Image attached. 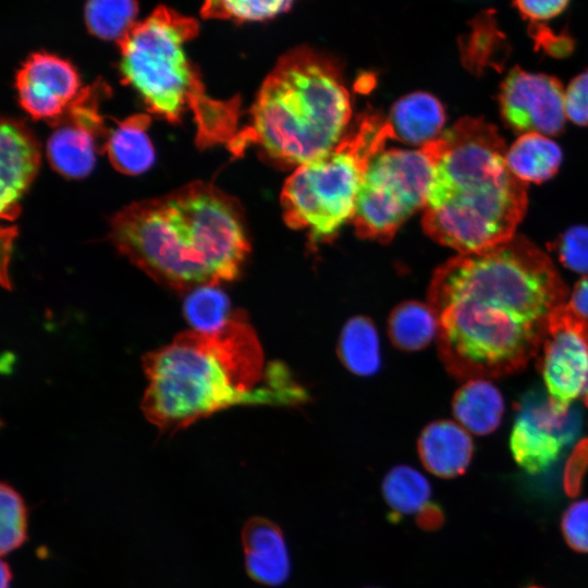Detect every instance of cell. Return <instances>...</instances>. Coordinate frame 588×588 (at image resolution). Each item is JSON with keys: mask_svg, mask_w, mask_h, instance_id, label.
Wrapping results in <instances>:
<instances>
[{"mask_svg": "<svg viewBox=\"0 0 588 588\" xmlns=\"http://www.w3.org/2000/svg\"><path fill=\"white\" fill-rule=\"evenodd\" d=\"M432 173L433 161L425 146L379 152L358 192L352 219L357 235L389 242L414 212L425 207Z\"/></svg>", "mask_w": 588, "mask_h": 588, "instance_id": "ba28073f", "label": "cell"}, {"mask_svg": "<svg viewBox=\"0 0 588 588\" xmlns=\"http://www.w3.org/2000/svg\"><path fill=\"white\" fill-rule=\"evenodd\" d=\"M184 315L197 331L216 332L231 319L230 302L218 285L193 289L184 302Z\"/></svg>", "mask_w": 588, "mask_h": 588, "instance_id": "484cf974", "label": "cell"}, {"mask_svg": "<svg viewBox=\"0 0 588 588\" xmlns=\"http://www.w3.org/2000/svg\"><path fill=\"white\" fill-rule=\"evenodd\" d=\"M382 493L392 511V517L405 515L418 517L432 504L428 480L409 466L392 468L383 479Z\"/></svg>", "mask_w": 588, "mask_h": 588, "instance_id": "cb8c5ba5", "label": "cell"}, {"mask_svg": "<svg viewBox=\"0 0 588 588\" xmlns=\"http://www.w3.org/2000/svg\"><path fill=\"white\" fill-rule=\"evenodd\" d=\"M568 305L579 316L588 320V274L575 284L568 296Z\"/></svg>", "mask_w": 588, "mask_h": 588, "instance_id": "836d02e7", "label": "cell"}, {"mask_svg": "<svg viewBox=\"0 0 588 588\" xmlns=\"http://www.w3.org/2000/svg\"><path fill=\"white\" fill-rule=\"evenodd\" d=\"M504 123L522 134H560L565 124V90L551 75L513 68L500 86Z\"/></svg>", "mask_w": 588, "mask_h": 588, "instance_id": "7c38bea8", "label": "cell"}, {"mask_svg": "<svg viewBox=\"0 0 588 588\" xmlns=\"http://www.w3.org/2000/svg\"><path fill=\"white\" fill-rule=\"evenodd\" d=\"M244 564L252 580L283 585L291 573L290 554L281 528L265 517L249 518L242 529Z\"/></svg>", "mask_w": 588, "mask_h": 588, "instance_id": "9a60e30c", "label": "cell"}, {"mask_svg": "<svg viewBox=\"0 0 588 588\" xmlns=\"http://www.w3.org/2000/svg\"><path fill=\"white\" fill-rule=\"evenodd\" d=\"M390 139L388 119L365 113L329 152L298 166L281 192L285 223L315 242L331 237L353 219L364 175Z\"/></svg>", "mask_w": 588, "mask_h": 588, "instance_id": "52a82bcc", "label": "cell"}, {"mask_svg": "<svg viewBox=\"0 0 588 588\" xmlns=\"http://www.w3.org/2000/svg\"><path fill=\"white\" fill-rule=\"evenodd\" d=\"M0 551L7 555L28 539V510L22 495L7 482L0 489Z\"/></svg>", "mask_w": 588, "mask_h": 588, "instance_id": "83f0119b", "label": "cell"}, {"mask_svg": "<svg viewBox=\"0 0 588 588\" xmlns=\"http://www.w3.org/2000/svg\"><path fill=\"white\" fill-rule=\"evenodd\" d=\"M338 347L340 359L350 371L370 376L379 369V338L370 319H350L341 331Z\"/></svg>", "mask_w": 588, "mask_h": 588, "instance_id": "603a6c76", "label": "cell"}, {"mask_svg": "<svg viewBox=\"0 0 588 588\" xmlns=\"http://www.w3.org/2000/svg\"><path fill=\"white\" fill-rule=\"evenodd\" d=\"M135 0H88L85 17L88 29L101 39L118 44L136 25Z\"/></svg>", "mask_w": 588, "mask_h": 588, "instance_id": "d4e9b609", "label": "cell"}, {"mask_svg": "<svg viewBox=\"0 0 588 588\" xmlns=\"http://www.w3.org/2000/svg\"><path fill=\"white\" fill-rule=\"evenodd\" d=\"M568 296L551 259L523 235L448 260L428 289L444 366L466 380L522 369Z\"/></svg>", "mask_w": 588, "mask_h": 588, "instance_id": "6da1fadb", "label": "cell"}, {"mask_svg": "<svg viewBox=\"0 0 588 588\" xmlns=\"http://www.w3.org/2000/svg\"><path fill=\"white\" fill-rule=\"evenodd\" d=\"M388 121L395 139L424 146L440 136L445 122V112L434 96L415 91L393 105Z\"/></svg>", "mask_w": 588, "mask_h": 588, "instance_id": "e0dca14e", "label": "cell"}, {"mask_svg": "<svg viewBox=\"0 0 588 588\" xmlns=\"http://www.w3.org/2000/svg\"><path fill=\"white\" fill-rule=\"evenodd\" d=\"M13 579L10 565L5 562H1V588H10Z\"/></svg>", "mask_w": 588, "mask_h": 588, "instance_id": "d590c367", "label": "cell"}, {"mask_svg": "<svg viewBox=\"0 0 588 588\" xmlns=\"http://www.w3.org/2000/svg\"><path fill=\"white\" fill-rule=\"evenodd\" d=\"M560 261L568 269L588 274V226L574 225L553 243Z\"/></svg>", "mask_w": 588, "mask_h": 588, "instance_id": "f1b7e54d", "label": "cell"}, {"mask_svg": "<svg viewBox=\"0 0 588 588\" xmlns=\"http://www.w3.org/2000/svg\"><path fill=\"white\" fill-rule=\"evenodd\" d=\"M561 531L571 549L588 553V499L576 501L565 510Z\"/></svg>", "mask_w": 588, "mask_h": 588, "instance_id": "f546056e", "label": "cell"}, {"mask_svg": "<svg viewBox=\"0 0 588 588\" xmlns=\"http://www.w3.org/2000/svg\"><path fill=\"white\" fill-rule=\"evenodd\" d=\"M527 588H540V587H535V586H531V587H527Z\"/></svg>", "mask_w": 588, "mask_h": 588, "instance_id": "8d00e7d4", "label": "cell"}, {"mask_svg": "<svg viewBox=\"0 0 588 588\" xmlns=\"http://www.w3.org/2000/svg\"><path fill=\"white\" fill-rule=\"evenodd\" d=\"M424 146L433 161L422 216L426 233L460 254L513 237L527 209V183L511 171L497 127L463 118Z\"/></svg>", "mask_w": 588, "mask_h": 588, "instance_id": "277c9868", "label": "cell"}, {"mask_svg": "<svg viewBox=\"0 0 588 588\" xmlns=\"http://www.w3.org/2000/svg\"><path fill=\"white\" fill-rule=\"evenodd\" d=\"M22 108L34 119L50 124L61 118L82 87L76 69L54 54H32L19 70L15 82Z\"/></svg>", "mask_w": 588, "mask_h": 588, "instance_id": "4fadbf2b", "label": "cell"}, {"mask_svg": "<svg viewBox=\"0 0 588 588\" xmlns=\"http://www.w3.org/2000/svg\"><path fill=\"white\" fill-rule=\"evenodd\" d=\"M1 146V218L13 221L20 213V200L34 181L41 159L40 145L22 121L3 118Z\"/></svg>", "mask_w": 588, "mask_h": 588, "instance_id": "5bb4252c", "label": "cell"}, {"mask_svg": "<svg viewBox=\"0 0 588 588\" xmlns=\"http://www.w3.org/2000/svg\"><path fill=\"white\" fill-rule=\"evenodd\" d=\"M528 33L535 47L551 57H566L572 53L575 46L574 39L567 32H555L540 22L530 23Z\"/></svg>", "mask_w": 588, "mask_h": 588, "instance_id": "4dcf8cb0", "label": "cell"}, {"mask_svg": "<svg viewBox=\"0 0 588 588\" xmlns=\"http://www.w3.org/2000/svg\"><path fill=\"white\" fill-rule=\"evenodd\" d=\"M460 51L463 64L474 73L499 69L504 63L510 46L494 11L486 10L473 17L468 32L460 39Z\"/></svg>", "mask_w": 588, "mask_h": 588, "instance_id": "ffe728a7", "label": "cell"}, {"mask_svg": "<svg viewBox=\"0 0 588 588\" xmlns=\"http://www.w3.org/2000/svg\"><path fill=\"white\" fill-rule=\"evenodd\" d=\"M569 0H514V4L530 23L552 19L561 14Z\"/></svg>", "mask_w": 588, "mask_h": 588, "instance_id": "d6a6232c", "label": "cell"}, {"mask_svg": "<svg viewBox=\"0 0 588 588\" xmlns=\"http://www.w3.org/2000/svg\"><path fill=\"white\" fill-rule=\"evenodd\" d=\"M506 162L520 181L542 183L559 171L562 150L547 135L526 133L507 148Z\"/></svg>", "mask_w": 588, "mask_h": 588, "instance_id": "44dd1931", "label": "cell"}, {"mask_svg": "<svg viewBox=\"0 0 588 588\" xmlns=\"http://www.w3.org/2000/svg\"><path fill=\"white\" fill-rule=\"evenodd\" d=\"M453 414L460 425L475 434H488L499 426L504 402L488 379H469L455 392Z\"/></svg>", "mask_w": 588, "mask_h": 588, "instance_id": "d6986e66", "label": "cell"}, {"mask_svg": "<svg viewBox=\"0 0 588 588\" xmlns=\"http://www.w3.org/2000/svg\"><path fill=\"white\" fill-rule=\"evenodd\" d=\"M351 115L338 64L311 48H294L266 77L248 124L226 147L241 156L256 146L279 166L298 167L329 152L344 136Z\"/></svg>", "mask_w": 588, "mask_h": 588, "instance_id": "5b68a950", "label": "cell"}, {"mask_svg": "<svg viewBox=\"0 0 588 588\" xmlns=\"http://www.w3.org/2000/svg\"><path fill=\"white\" fill-rule=\"evenodd\" d=\"M539 362L556 414H565L575 402L588 407V320L568 303L551 317Z\"/></svg>", "mask_w": 588, "mask_h": 588, "instance_id": "9c48e42d", "label": "cell"}, {"mask_svg": "<svg viewBox=\"0 0 588 588\" xmlns=\"http://www.w3.org/2000/svg\"><path fill=\"white\" fill-rule=\"evenodd\" d=\"M108 93L105 83L84 87L63 115L51 123L47 158L64 177L87 176L97 155L105 151L110 128L100 113V103Z\"/></svg>", "mask_w": 588, "mask_h": 588, "instance_id": "30bf717a", "label": "cell"}, {"mask_svg": "<svg viewBox=\"0 0 588 588\" xmlns=\"http://www.w3.org/2000/svg\"><path fill=\"white\" fill-rule=\"evenodd\" d=\"M197 33L192 17L166 7L156 9L119 42L121 74L148 110L167 121L177 123L191 111L198 147L228 145L238 132L240 99L207 95L185 52V44Z\"/></svg>", "mask_w": 588, "mask_h": 588, "instance_id": "8992f818", "label": "cell"}, {"mask_svg": "<svg viewBox=\"0 0 588 588\" xmlns=\"http://www.w3.org/2000/svg\"><path fill=\"white\" fill-rule=\"evenodd\" d=\"M150 117L137 113L110 128L105 152L115 170L127 175L146 172L155 162V149L147 130Z\"/></svg>", "mask_w": 588, "mask_h": 588, "instance_id": "ac0fdd59", "label": "cell"}, {"mask_svg": "<svg viewBox=\"0 0 588 588\" xmlns=\"http://www.w3.org/2000/svg\"><path fill=\"white\" fill-rule=\"evenodd\" d=\"M295 0H205L201 15L206 19L234 22H258L286 12Z\"/></svg>", "mask_w": 588, "mask_h": 588, "instance_id": "4316f807", "label": "cell"}, {"mask_svg": "<svg viewBox=\"0 0 588 588\" xmlns=\"http://www.w3.org/2000/svg\"><path fill=\"white\" fill-rule=\"evenodd\" d=\"M110 235L135 266L177 291L234 280L249 252L238 203L200 181L122 208Z\"/></svg>", "mask_w": 588, "mask_h": 588, "instance_id": "3957f363", "label": "cell"}, {"mask_svg": "<svg viewBox=\"0 0 588 588\" xmlns=\"http://www.w3.org/2000/svg\"><path fill=\"white\" fill-rule=\"evenodd\" d=\"M262 362L258 339L240 313L216 332H183L144 357L143 413L159 429L176 431L233 405L304 400L280 364L269 366L267 382L258 387Z\"/></svg>", "mask_w": 588, "mask_h": 588, "instance_id": "7a4b0ae2", "label": "cell"}, {"mask_svg": "<svg viewBox=\"0 0 588 588\" xmlns=\"http://www.w3.org/2000/svg\"><path fill=\"white\" fill-rule=\"evenodd\" d=\"M580 415L574 407L556 414L548 397L531 393L526 396L511 434L515 462L530 474L548 469L578 437Z\"/></svg>", "mask_w": 588, "mask_h": 588, "instance_id": "8fae6325", "label": "cell"}, {"mask_svg": "<svg viewBox=\"0 0 588 588\" xmlns=\"http://www.w3.org/2000/svg\"><path fill=\"white\" fill-rule=\"evenodd\" d=\"M565 113L574 124L588 125V70L575 76L567 86Z\"/></svg>", "mask_w": 588, "mask_h": 588, "instance_id": "1f68e13d", "label": "cell"}, {"mask_svg": "<svg viewBox=\"0 0 588 588\" xmlns=\"http://www.w3.org/2000/svg\"><path fill=\"white\" fill-rule=\"evenodd\" d=\"M416 518L419 527L426 530H434L442 526L444 515L441 509L432 503Z\"/></svg>", "mask_w": 588, "mask_h": 588, "instance_id": "e575fe53", "label": "cell"}, {"mask_svg": "<svg viewBox=\"0 0 588 588\" xmlns=\"http://www.w3.org/2000/svg\"><path fill=\"white\" fill-rule=\"evenodd\" d=\"M473 441L460 424L440 420L429 424L418 440V453L426 469L441 478L462 475L473 456Z\"/></svg>", "mask_w": 588, "mask_h": 588, "instance_id": "2e32d148", "label": "cell"}, {"mask_svg": "<svg viewBox=\"0 0 588 588\" xmlns=\"http://www.w3.org/2000/svg\"><path fill=\"white\" fill-rule=\"evenodd\" d=\"M388 332L396 347L414 352L427 346L437 338L438 322L429 304L408 301L391 311Z\"/></svg>", "mask_w": 588, "mask_h": 588, "instance_id": "7402d4cb", "label": "cell"}]
</instances>
